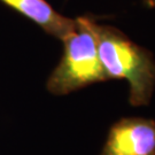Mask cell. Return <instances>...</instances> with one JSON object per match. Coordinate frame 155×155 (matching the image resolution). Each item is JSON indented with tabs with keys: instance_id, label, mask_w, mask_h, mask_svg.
<instances>
[{
	"instance_id": "6da1fadb",
	"label": "cell",
	"mask_w": 155,
	"mask_h": 155,
	"mask_svg": "<svg viewBox=\"0 0 155 155\" xmlns=\"http://www.w3.org/2000/svg\"><path fill=\"white\" fill-rule=\"evenodd\" d=\"M100 62L108 79L129 83V104L133 107L150 105L155 89L153 53L136 44L115 27L92 23Z\"/></svg>"
},
{
	"instance_id": "7a4b0ae2",
	"label": "cell",
	"mask_w": 155,
	"mask_h": 155,
	"mask_svg": "<svg viewBox=\"0 0 155 155\" xmlns=\"http://www.w3.org/2000/svg\"><path fill=\"white\" fill-rule=\"evenodd\" d=\"M76 29L63 41V54L46 82V89L54 95L67 94L91 84L108 81L100 62L93 18L81 16Z\"/></svg>"
},
{
	"instance_id": "3957f363",
	"label": "cell",
	"mask_w": 155,
	"mask_h": 155,
	"mask_svg": "<svg viewBox=\"0 0 155 155\" xmlns=\"http://www.w3.org/2000/svg\"><path fill=\"white\" fill-rule=\"evenodd\" d=\"M100 155H155V121L124 117L110 127Z\"/></svg>"
},
{
	"instance_id": "277c9868",
	"label": "cell",
	"mask_w": 155,
	"mask_h": 155,
	"mask_svg": "<svg viewBox=\"0 0 155 155\" xmlns=\"http://www.w3.org/2000/svg\"><path fill=\"white\" fill-rule=\"evenodd\" d=\"M39 25L46 33L64 40L76 29V20L61 15L46 0H0Z\"/></svg>"
},
{
	"instance_id": "5b68a950",
	"label": "cell",
	"mask_w": 155,
	"mask_h": 155,
	"mask_svg": "<svg viewBox=\"0 0 155 155\" xmlns=\"http://www.w3.org/2000/svg\"><path fill=\"white\" fill-rule=\"evenodd\" d=\"M143 2L148 8H155V0H143Z\"/></svg>"
}]
</instances>
